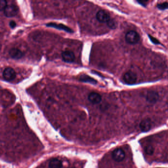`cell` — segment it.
<instances>
[{"label":"cell","instance_id":"2","mask_svg":"<svg viewBox=\"0 0 168 168\" xmlns=\"http://www.w3.org/2000/svg\"><path fill=\"white\" fill-rule=\"evenodd\" d=\"M123 79L125 83L128 85H133L137 81V75L132 71H128L124 74Z\"/></svg>","mask_w":168,"mask_h":168},{"label":"cell","instance_id":"4","mask_svg":"<svg viewBox=\"0 0 168 168\" xmlns=\"http://www.w3.org/2000/svg\"><path fill=\"white\" fill-rule=\"evenodd\" d=\"M159 94L158 92L154 90L148 91L146 97L147 101L151 104H156L159 100Z\"/></svg>","mask_w":168,"mask_h":168},{"label":"cell","instance_id":"11","mask_svg":"<svg viewBox=\"0 0 168 168\" xmlns=\"http://www.w3.org/2000/svg\"><path fill=\"white\" fill-rule=\"evenodd\" d=\"M88 100L92 104H98L101 102L102 97L99 93L92 92L88 94Z\"/></svg>","mask_w":168,"mask_h":168},{"label":"cell","instance_id":"15","mask_svg":"<svg viewBox=\"0 0 168 168\" xmlns=\"http://www.w3.org/2000/svg\"><path fill=\"white\" fill-rule=\"evenodd\" d=\"M147 37L149 38V40L151 42V43L156 46H164L162 42L156 38L154 37V36L150 35V34H147Z\"/></svg>","mask_w":168,"mask_h":168},{"label":"cell","instance_id":"12","mask_svg":"<svg viewBox=\"0 0 168 168\" xmlns=\"http://www.w3.org/2000/svg\"><path fill=\"white\" fill-rule=\"evenodd\" d=\"M10 56L14 59L19 60L23 56L24 54L22 51L18 48H11L9 51Z\"/></svg>","mask_w":168,"mask_h":168},{"label":"cell","instance_id":"17","mask_svg":"<svg viewBox=\"0 0 168 168\" xmlns=\"http://www.w3.org/2000/svg\"><path fill=\"white\" fill-rule=\"evenodd\" d=\"M107 24L108 27L112 29H115L116 28L118 25L117 22L113 19H110Z\"/></svg>","mask_w":168,"mask_h":168},{"label":"cell","instance_id":"18","mask_svg":"<svg viewBox=\"0 0 168 168\" xmlns=\"http://www.w3.org/2000/svg\"><path fill=\"white\" fill-rule=\"evenodd\" d=\"M7 6V2L6 1L0 0V11L5 10Z\"/></svg>","mask_w":168,"mask_h":168},{"label":"cell","instance_id":"7","mask_svg":"<svg viewBox=\"0 0 168 168\" xmlns=\"http://www.w3.org/2000/svg\"><path fill=\"white\" fill-rule=\"evenodd\" d=\"M112 156L113 159L116 162H121L125 158V152L121 148H117L113 151Z\"/></svg>","mask_w":168,"mask_h":168},{"label":"cell","instance_id":"16","mask_svg":"<svg viewBox=\"0 0 168 168\" xmlns=\"http://www.w3.org/2000/svg\"><path fill=\"white\" fill-rule=\"evenodd\" d=\"M156 8L161 11L168 10V2H163L162 3H157L156 5Z\"/></svg>","mask_w":168,"mask_h":168},{"label":"cell","instance_id":"6","mask_svg":"<svg viewBox=\"0 0 168 168\" xmlns=\"http://www.w3.org/2000/svg\"><path fill=\"white\" fill-rule=\"evenodd\" d=\"M96 18L101 23H107L111 19L109 13L104 10H99L96 14Z\"/></svg>","mask_w":168,"mask_h":168},{"label":"cell","instance_id":"3","mask_svg":"<svg viewBox=\"0 0 168 168\" xmlns=\"http://www.w3.org/2000/svg\"><path fill=\"white\" fill-rule=\"evenodd\" d=\"M18 8L14 4L7 5L4 11V14L7 18H13L17 15L18 13Z\"/></svg>","mask_w":168,"mask_h":168},{"label":"cell","instance_id":"21","mask_svg":"<svg viewBox=\"0 0 168 168\" xmlns=\"http://www.w3.org/2000/svg\"><path fill=\"white\" fill-rule=\"evenodd\" d=\"M9 25H10V27L14 29L16 26V23L14 21L12 20V21H10Z\"/></svg>","mask_w":168,"mask_h":168},{"label":"cell","instance_id":"14","mask_svg":"<svg viewBox=\"0 0 168 168\" xmlns=\"http://www.w3.org/2000/svg\"><path fill=\"white\" fill-rule=\"evenodd\" d=\"M80 80H81V82L90 83H92V84H96L97 83L96 80L93 79V78H92L86 74L82 75L80 78Z\"/></svg>","mask_w":168,"mask_h":168},{"label":"cell","instance_id":"22","mask_svg":"<svg viewBox=\"0 0 168 168\" xmlns=\"http://www.w3.org/2000/svg\"><path fill=\"white\" fill-rule=\"evenodd\" d=\"M74 168V167H73V168H72H72Z\"/></svg>","mask_w":168,"mask_h":168},{"label":"cell","instance_id":"9","mask_svg":"<svg viewBox=\"0 0 168 168\" xmlns=\"http://www.w3.org/2000/svg\"><path fill=\"white\" fill-rule=\"evenodd\" d=\"M61 57L66 63H71L75 61V56L73 52L70 50L64 51L61 53Z\"/></svg>","mask_w":168,"mask_h":168},{"label":"cell","instance_id":"20","mask_svg":"<svg viewBox=\"0 0 168 168\" xmlns=\"http://www.w3.org/2000/svg\"><path fill=\"white\" fill-rule=\"evenodd\" d=\"M146 153L148 154H152V153H154V148L152 146H149L148 147H146Z\"/></svg>","mask_w":168,"mask_h":168},{"label":"cell","instance_id":"10","mask_svg":"<svg viewBox=\"0 0 168 168\" xmlns=\"http://www.w3.org/2000/svg\"><path fill=\"white\" fill-rule=\"evenodd\" d=\"M140 128L143 132H147L151 128L152 123L150 118L144 119L141 121L140 123Z\"/></svg>","mask_w":168,"mask_h":168},{"label":"cell","instance_id":"13","mask_svg":"<svg viewBox=\"0 0 168 168\" xmlns=\"http://www.w3.org/2000/svg\"><path fill=\"white\" fill-rule=\"evenodd\" d=\"M49 168H62L63 164L61 161L58 159L53 158L49 162Z\"/></svg>","mask_w":168,"mask_h":168},{"label":"cell","instance_id":"19","mask_svg":"<svg viewBox=\"0 0 168 168\" xmlns=\"http://www.w3.org/2000/svg\"><path fill=\"white\" fill-rule=\"evenodd\" d=\"M137 2L139 5L144 7V8H147V5H148V3H149V1H147V0H145V1H137Z\"/></svg>","mask_w":168,"mask_h":168},{"label":"cell","instance_id":"1","mask_svg":"<svg viewBox=\"0 0 168 168\" xmlns=\"http://www.w3.org/2000/svg\"><path fill=\"white\" fill-rule=\"evenodd\" d=\"M140 38V34L134 30L128 31L125 36V41L130 45H136L139 42Z\"/></svg>","mask_w":168,"mask_h":168},{"label":"cell","instance_id":"8","mask_svg":"<svg viewBox=\"0 0 168 168\" xmlns=\"http://www.w3.org/2000/svg\"><path fill=\"white\" fill-rule=\"evenodd\" d=\"M46 26L47 27H49L57 29L58 30H63V31H65L66 32L68 33H72L74 32L73 31L71 28L66 26V25H64L63 24L49 23L47 24Z\"/></svg>","mask_w":168,"mask_h":168},{"label":"cell","instance_id":"5","mask_svg":"<svg viewBox=\"0 0 168 168\" xmlns=\"http://www.w3.org/2000/svg\"><path fill=\"white\" fill-rule=\"evenodd\" d=\"M16 72L14 70L10 67L6 68L2 73L4 79L6 82H11L14 80L16 78Z\"/></svg>","mask_w":168,"mask_h":168}]
</instances>
